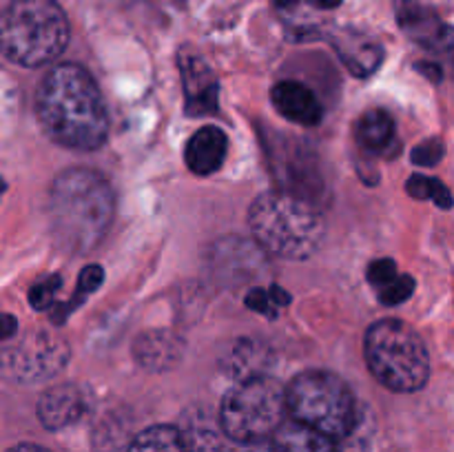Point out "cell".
<instances>
[{
    "mask_svg": "<svg viewBox=\"0 0 454 452\" xmlns=\"http://www.w3.org/2000/svg\"><path fill=\"white\" fill-rule=\"evenodd\" d=\"M35 113L43 131L69 149H98L109 133L100 89L80 65H58L44 75L35 93Z\"/></svg>",
    "mask_w": 454,
    "mask_h": 452,
    "instance_id": "1",
    "label": "cell"
},
{
    "mask_svg": "<svg viewBox=\"0 0 454 452\" xmlns=\"http://www.w3.org/2000/svg\"><path fill=\"white\" fill-rule=\"evenodd\" d=\"M49 213L58 242L75 253H89L102 242L115 215V193L91 168H69L51 184Z\"/></svg>",
    "mask_w": 454,
    "mask_h": 452,
    "instance_id": "2",
    "label": "cell"
},
{
    "mask_svg": "<svg viewBox=\"0 0 454 452\" xmlns=\"http://www.w3.org/2000/svg\"><path fill=\"white\" fill-rule=\"evenodd\" d=\"M248 226L264 251L286 260L313 257L326 235L322 213L291 191L260 195L248 211Z\"/></svg>",
    "mask_w": 454,
    "mask_h": 452,
    "instance_id": "3",
    "label": "cell"
},
{
    "mask_svg": "<svg viewBox=\"0 0 454 452\" xmlns=\"http://www.w3.org/2000/svg\"><path fill=\"white\" fill-rule=\"evenodd\" d=\"M67 40L69 22L56 0H13L0 13V51L16 65H49Z\"/></svg>",
    "mask_w": 454,
    "mask_h": 452,
    "instance_id": "4",
    "label": "cell"
},
{
    "mask_svg": "<svg viewBox=\"0 0 454 452\" xmlns=\"http://www.w3.org/2000/svg\"><path fill=\"white\" fill-rule=\"evenodd\" d=\"M366 363L395 393H417L430 377V357L419 332L399 319H381L366 332Z\"/></svg>",
    "mask_w": 454,
    "mask_h": 452,
    "instance_id": "5",
    "label": "cell"
},
{
    "mask_svg": "<svg viewBox=\"0 0 454 452\" xmlns=\"http://www.w3.org/2000/svg\"><path fill=\"white\" fill-rule=\"evenodd\" d=\"M286 412L293 421L333 441H341L355 433L357 403L353 390L341 377L328 370H306L286 388Z\"/></svg>",
    "mask_w": 454,
    "mask_h": 452,
    "instance_id": "6",
    "label": "cell"
},
{
    "mask_svg": "<svg viewBox=\"0 0 454 452\" xmlns=\"http://www.w3.org/2000/svg\"><path fill=\"white\" fill-rule=\"evenodd\" d=\"M286 417V390L273 377L238 381L222 399V433L238 443L264 441L278 433Z\"/></svg>",
    "mask_w": 454,
    "mask_h": 452,
    "instance_id": "7",
    "label": "cell"
},
{
    "mask_svg": "<svg viewBox=\"0 0 454 452\" xmlns=\"http://www.w3.org/2000/svg\"><path fill=\"white\" fill-rule=\"evenodd\" d=\"M69 362V346L65 339L44 331L29 332L0 355V370L9 379L34 384L56 377Z\"/></svg>",
    "mask_w": 454,
    "mask_h": 452,
    "instance_id": "8",
    "label": "cell"
},
{
    "mask_svg": "<svg viewBox=\"0 0 454 452\" xmlns=\"http://www.w3.org/2000/svg\"><path fill=\"white\" fill-rule=\"evenodd\" d=\"M395 12L399 27L421 47L433 51H446L454 47V29L424 0H395Z\"/></svg>",
    "mask_w": 454,
    "mask_h": 452,
    "instance_id": "9",
    "label": "cell"
},
{
    "mask_svg": "<svg viewBox=\"0 0 454 452\" xmlns=\"http://www.w3.org/2000/svg\"><path fill=\"white\" fill-rule=\"evenodd\" d=\"M177 62H180L182 82H184L186 113L195 115V118L215 113L220 87H217V78L207 60L195 51H182Z\"/></svg>",
    "mask_w": 454,
    "mask_h": 452,
    "instance_id": "10",
    "label": "cell"
},
{
    "mask_svg": "<svg viewBox=\"0 0 454 452\" xmlns=\"http://www.w3.org/2000/svg\"><path fill=\"white\" fill-rule=\"evenodd\" d=\"M333 47L346 69L357 78H368L371 74H375L384 60L381 44L371 35L357 34V31H341V34L333 35Z\"/></svg>",
    "mask_w": 454,
    "mask_h": 452,
    "instance_id": "11",
    "label": "cell"
},
{
    "mask_svg": "<svg viewBox=\"0 0 454 452\" xmlns=\"http://www.w3.org/2000/svg\"><path fill=\"white\" fill-rule=\"evenodd\" d=\"M270 97H273L275 109L291 122L315 127L322 120V105L306 84L284 80V82L275 84Z\"/></svg>",
    "mask_w": 454,
    "mask_h": 452,
    "instance_id": "12",
    "label": "cell"
},
{
    "mask_svg": "<svg viewBox=\"0 0 454 452\" xmlns=\"http://www.w3.org/2000/svg\"><path fill=\"white\" fill-rule=\"evenodd\" d=\"M84 415V394L75 386H56L38 399V419L47 430L74 425Z\"/></svg>",
    "mask_w": 454,
    "mask_h": 452,
    "instance_id": "13",
    "label": "cell"
},
{
    "mask_svg": "<svg viewBox=\"0 0 454 452\" xmlns=\"http://www.w3.org/2000/svg\"><path fill=\"white\" fill-rule=\"evenodd\" d=\"M229 142L222 129L202 127L186 142V167L198 175H211L224 164Z\"/></svg>",
    "mask_w": 454,
    "mask_h": 452,
    "instance_id": "14",
    "label": "cell"
},
{
    "mask_svg": "<svg viewBox=\"0 0 454 452\" xmlns=\"http://www.w3.org/2000/svg\"><path fill=\"white\" fill-rule=\"evenodd\" d=\"M182 341L168 331H149L136 339V359L146 370H168L182 357Z\"/></svg>",
    "mask_w": 454,
    "mask_h": 452,
    "instance_id": "15",
    "label": "cell"
},
{
    "mask_svg": "<svg viewBox=\"0 0 454 452\" xmlns=\"http://www.w3.org/2000/svg\"><path fill=\"white\" fill-rule=\"evenodd\" d=\"M355 136L368 153H386L395 144V120L384 109H371L359 118Z\"/></svg>",
    "mask_w": 454,
    "mask_h": 452,
    "instance_id": "16",
    "label": "cell"
},
{
    "mask_svg": "<svg viewBox=\"0 0 454 452\" xmlns=\"http://www.w3.org/2000/svg\"><path fill=\"white\" fill-rule=\"evenodd\" d=\"M273 437L284 452H340L335 441L328 439L326 434L317 433L309 425L297 424L293 419L284 421Z\"/></svg>",
    "mask_w": 454,
    "mask_h": 452,
    "instance_id": "17",
    "label": "cell"
},
{
    "mask_svg": "<svg viewBox=\"0 0 454 452\" xmlns=\"http://www.w3.org/2000/svg\"><path fill=\"white\" fill-rule=\"evenodd\" d=\"M177 430L189 452H222V425H215L207 412L193 410Z\"/></svg>",
    "mask_w": 454,
    "mask_h": 452,
    "instance_id": "18",
    "label": "cell"
},
{
    "mask_svg": "<svg viewBox=\"0 0 454 452\" xmlns=\"http://www.w3.org/2000/svg\"><path fill=\"white\" fill-rule=\"evenodd\" d=\"M270 362V350L264 344L253 339H242L229 350L226 366L238 381L264 375V368Z\"/></svg>",
    "mask_w": 454,
    "mask_h": 452,
    "instance_id": "19",
    "label": "cell"
},
{
    "mask_svg": "<svg viewBox=\"0 0 454 452\" xmlns=\"http://www.w3.org/2000/svg\"><path fill=\"white\" fill-rule=\"evenodd\" d=\"M127 452H189L180 430L173 425H151L142 430Z\"/></svg>",
    "mask_w": 454,
    "mask_h": 452,
    "instance_id": "20",
    "label": "cell"
},
{
    "mask_svg": "<svg viewBox=\"0 0 454 452\" xmlns=\"http://www.w3.org/2000/svg\"><path fill=\"white\" fill-rule=\"evenodd\" d=\"M408 195H412L415 199H430V202L437 204L439 208H452L454 199L452 193L448 191V186L443 184L437 177L421 175V173H415V175L408 177L406 182Z\"/></svg>",
    "mask_w": 454,
    "mask_h": 452,
    "instance_id": "21",
    "label": "cell"
},
{
    "mask_svg": "<svg viewBox=\"0 0 454 452\" xmlns=\"http://www.w3.org/2000/svg\"><path fill=\"white\" fill-rule=\"evenodd\" d=\"M102 279H105V270H102L100 266L91 264V266H87V269L80 270L78 286H75L74 297H71L69 301H65V304H62L60 308L56 310V315H53V322H56V323L65 322V319L69 317L71 310H74L75 306L82 304V301L87 300V295H91V292L96 291L98 286H100Z\"/></svg>",
    "mask_w": 454,
    "mask_h": 452,
    "instance_id": "22",
    "label": "cell"
},
{
    "mask_svg": "<svg viewBox=\"0 0 454 452\" xmlns=\"http://www.w3.org/2000/svg\"><path fill=\"white\" fill-rule=\"evenodd\" d=\"M288 301H291V297H288L286 292L278 286L269 288V291H264V288H255V291L248 292V297H247L248 308L257 310V313H262V315H269V317H275V313H278V306L288 304Z\"/></svg>",
    "mask_w": 454,
    "mask_h": 452,
    "instance_id": "23",
    "label": "cell"
},
{
    "mask_svg": "<svg viewBox=\"0 0 454 452\" xmlns=\"http://www.w3.org/2000/svg\"><path fill=\"white\" fill-rule=\"evenodd\" d=\"M62 286L60 275H49V277L38 279L34 286L29 288V304L34 306L35 310H49L53 304H56L58 291Z\"/></svg>",
    "mask_w": 454,
    "mask_h": 452,
    "instance_id": "24",
    "label": "cell"
},
{
    "mask_svg": "<svg viewBox=\"0 0 454 452\" xmlns=\"http://www.w3.org/2000/svg\"><path fill=\"white\" fill-rule=\"evenodd\" d=\"M412 292H415V279H412L411 275H397L388 286L377 291V295H380L381 304L397 306V304H403Z\"/></svg>",
    "mask_w": 454,
    "mask_h": 452,
    "instance_id": "25",
    "label": "cell"
},
{
    "mask_svg": "<svg viewBox=\"0 0 454 452\" xmlns=\"http://www.w3.org/2000/svg\"><path fill=\"white\" fill-rule=\"evenodd\" d=\"M443 158V142L439 137H428L412 149L411 160L417 167H434Z\"/></svg>",
    "mask_w": 454,
    "mask_h": 452,
    "instance_id": "26",
    "label": "cell"
},
{
    "mask_svg": "<svg viewBox=\"0 0 454 452\" xmlns=\"http://www.w3.org/2000/svg\"><path fill=\"white\" fill-rule=\"evenodd\" d=\"M397 275H399L397 264H395L393 260H375L366 270L368 284L375 288V292L381 291L384 286H388Z\"/></svg>",
    "mask_w": 454,
    "mask_h": 452,
    "instance_id": "27",
    "label": "cell"
},
{
    "mask_svg": "<svg viewBox=\"0 0 454 452\" xmlns=\"http://www.w3.org/2000/svg\"><path fill=\"white\" fill-rule=\"evenodd\" d=\"M235 452H284V450L278 446V443L270 441V439H264V441L242 443V448H238Z\"/></svg>",
    "mask_w": 454,
    "mask_h": 452,
    "instance_id": "28",
    "label": "cell"
},
{
    "mask_svg": "<svg viewBox=\"0 0 454 452\" xmlns=\"http://www.w3.org/2000/svg\"><path fill=\"white\" fill-rule=\"evenodd\" d=\"M16 328H18L16 317H12V315H7V313L0 315V341H4V339H9V337L16 335Z\"/></svg>",
    "mask_w": 454,
    "mask_h": 452,
    "instance_id": "29",
    "label": "cell"
},
{
    "mask_svg": "<svg viewBox=\"0 0 454 452\" xmlns=\"http://www.w3.org/2000/svg\"><path fill=\"white\" fill-rule=\"evenodd\" d=\"M415 66H417V71H419V74H424L428 80H433V82H442L443 71L439 69V65H433V62H417Z\"/></svg>",
    "mask_w": 454,
    "mask_h": 452,
    "instance_id": "30",
    "label": "cell"
},
{
    "mask_svg": "<svg viewBox=\"0 0 454 452\" xmlns=\"http://www.w3.org/2000/svg\"><path fill=\"white\" fill-rule=\"evenodd\" d=\"M7 452H49V450L43 446H35V443H18V446L9 448Z\"/></svg>",
    "mask_w": 454,
    "mask_h": 452,
    "instance_id": "31",
    "label": "cell"
},
{
    "mask_svg": "<svg viewBox=\"0 0 454 452\" xmlns=\"http://www.w3.org/2000/svg\"><path fill=\"white\" fill-rule=\"evenodd\" d=\"M309 3L315 4L317 9H335V7H340L344 0H309Z\"/></svg>",
    "mask_w": 454,
    "mask_h": 452,
    "instance_id": "32",
    "label": "cell"
},
{
    "mask_svg": "<svg viewBox=\"0 0 454 452\" xmlns=\"http://www.w3.org/2000/svg\"><path fill=\"white\" fill-rule=\"evenodd\" d=\"M275 4H278V7H282V9H286V7H293V4L297 3V0H273Z\"/></svg>",
    "mask_w": 454,
    "mask_h": 452,
    "instance_id": "33",
    "label": "cell"
},
{
    "mask_svg": "<svg viewBox=\"0 0 454 452\" xmlns=\"http://www.w3.org/2000/svg\"><path fill=\"white\" fill-rule=\"evenodd\" d=\"M3 193H4V180L0 177V198H3Z\"/></svg>",
    "mask_w": 454,
    "mask_h": 452,
    "instance_id": "34",
    "label": "cell"
}]
</instances>
